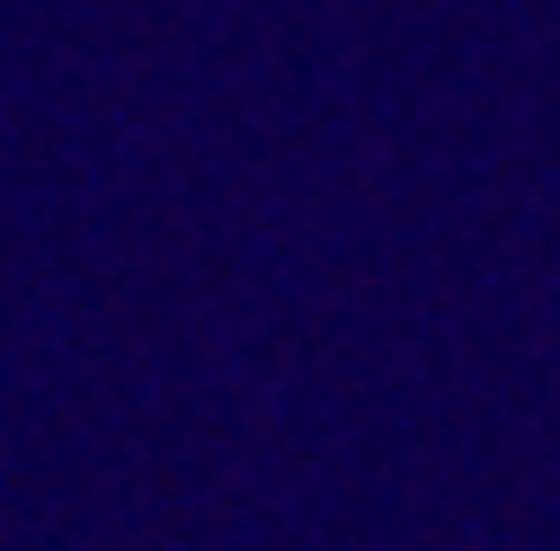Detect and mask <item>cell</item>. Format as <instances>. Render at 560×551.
<instances>
[]
</instances>
